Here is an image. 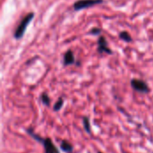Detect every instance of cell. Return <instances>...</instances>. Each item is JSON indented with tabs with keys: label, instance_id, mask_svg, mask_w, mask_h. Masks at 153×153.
<instances>
[{
	"label": "cell",
	"instance_id": "obj_1",
	"mask_svg": "<svg viewBox=\"0 0 153 153\" xmlns=\"http://www.w3.org/2000/svg\"><path fill=\"white\" fill-rule=\"evenodd\" d=\"M29 135L32 139H34L36 142H38L39 143L42 144V146L44 148V153H60V151L56 146V144L53 143L51 138H49V137L43 138L40 135L37 134L34 132V130H30L29 132Z\"/></svg>",
	"mask_w": 153,
	"mask_h": 153
},
{
	"label": "cell",
	"instance_id": "obj_2",
	"mask_svg": "<svg viewBox=\"0 0 153 153\" xmlns=\"http://www.w3.org/2000/svg\"><path fill=\"white\" fill-rule=\"evenodd\" d=\"M33 17H34V13H30L21 21L19 26L17 27L16 30L13 33V37L16 39H21L23 36V34H24V32L26 30L27 25L30 22V21L33 19Z\"/></svg>",
	"mask_w": 153,
	"mask_h": 153
},
{
	"label": "cell",
	"instance_id": "obj_3",
	"mask_svg": "<svg viewBox=\"0 0 153 153\" xmlns=\"http://www.w3.org/2000/svg\"><path fill=\"white\" fill-rule=\"evenodd\" d=\"M131 87L133 90H134L137 92L140 93H149L150 92V87L146 83V82L139 79H133L131 80Z\"/></svg>",
	"mask_w": 153,
	"mask_h": 153
},
{
	"label": "cell",
	"instance_id": "obj_4",
	"mask_svg": "<svg viewBox=\"0 0 153 153\" xmlns=\"http://www.w3.org/2000/svg\"><path fill=\"white\" fill-rule=\"evenodd\" d=\"M103 3V0H78L74 4V9L75 11H80L91 6Z\"/></svg>",
	"mask_w": 153,
	"mask_h": 153
},
{
	"label": "cell",
	"instance_id": "obj_5",
	"mask_svg": "<svg viewBox=\"0 0 153 153\" xmlns=\"http://www.w3.org/2000/svg\"><path fill=\"white\" fill-rule=\"evenodd\" d=\"M98 50L100 53H108V54H112L111 49L108 47V42L104 37H100L98 39Z\"/></svg>",
	"mask_w": 153,
	"mask_h": 153
},
{
	"label": "cell",
	"instance_id": "obj_6",
	"mask_svg": "<svg viewBox=\"0 0 153 153\" xmlns=\"http://www.w3.org/2000/svg\"><path fill=\"white\" fill-rule=\"evenodd\" d=\"M60 150L63 151L65 153H73L74 152V145L68 142L67 140H62L60 142Z\"/></svg>",
	"mask_w": 153,
	"mask_h": 153
},
{
	"label": "cell",
	"instance_id": "obj_7",
	"mask_svg": "<svg viewBox=\"0 0 153 153\" xmlns=\"http://www.w3.org/2000/svg\"><path fill=\"white\" fill-rule=\"evenodd\" d=\"M75 62L74 55L72 50H68L64 56V65H70Z\"/></svg>",
	"mask_w": 153,
	"mask_h": 153
},
{
	"label": "cell",
	"instance_id": "obj_8",
	"mask_svg": "<svg viewBox=\"0 0 153 153\" xmlns=\"http://www.w3.org/2000/svg\"><path fill=\"white\" fill-rule=\"evenodd\" d=\"M82 126H83L84 131L88 134H91V121H90L89 117L85 116V117H82Z\"/></svg>",
	"mask_w": 153,
	"mask_h": 153
},
{
	"label": "cell",
	"instance_id": "obj_9",
	"mask_svg": "<svg viewBox=\"0 0 153 153\" xmlns=\"http://www.w3.org/2000/svg\"><path fill=\"white\" fill-rule=\"evenodd\" d=\"M40 100L42 102V104L46 107H49L50 106V102H51V100L48 96V94L47 92H42L41 95H40Z\"/></svg>",
	"mask_w": 153,
	"mask_h": 153
},
{
	"label": "cell",
	"instance_id": "obj_10",
	"mask_svg": "<svg viewBox=\"0 0 153 153\" xmlns=\"http://www.w3.org/2000/svg\"><path fill=\"white\" fill-rule=\"evenodd\" d=\"M64 104H65V100H64V99H63L62 97H61V98H59V99L56 101V103L54 104V106H53V110H54L55 112H58V111H60V110H61V108H63Z\"/></svg>",
	"mask_w": 153,
	"mask_h": 153
},
{
	"label": "cell",
	"instance_id": "obj_11",
	"mask_svg": "<svg viewBox=\"0 0 153 153\" xmlns=\"http://www.w3.org/2000/svg\"><path fill=\"white\" fill-rule=\"evenodd\" d=\"M119 36H120V39H122L126 42H131L132 41V38H131L130 34L127 31H122L119 34Z\"/></svg>",
	"mask_w": 153,
	"mask_h": 153
},
{
	"label": "cell",
	"instance_id": "obj_12",
	"mask_svg": "<svg viewBox=\"0 0 153 153\" xmlns=\"http://www.w3.org/2000/svg\"><path fill=\"white\" fill-rule=\"evenodd\" d=\"M100 32H101V30L100 28H92L90 31V33L93 35H100Z\"/></svg>",
	"mask_w": 153,
	"mask_h": 153
},
{
	"label": "cell",
	"instance_id": "obj_13",
	"mask_svg": "<svg viewBox=\"0 0 153 153\" xmlns=\"http://www.w3.org/2000/svg\"><path fill=\"white\" fill-rule=\"evenodd\" d=\"M97 153H104V152H100V151H99V152H98Z\"/></svg>",
	"mask_w": 153,
	"mask_h": 153
},
{
	"label": "cell",
	"instance_id": "obj_14",
	"mask_svg": "<svg viewBox=\"0 0 153 153\" xmlns=\"http://www.w3.org/2000/svg\"><path fill=\"white\" fill-rule=\"evenodd\" d=\"M124 153H127V152H124Z\"/></svg>",
	"mask_w": 153,
	"mask_h": 153
}]
</instances>
